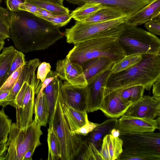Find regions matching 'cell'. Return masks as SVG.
I'll use <instances>...</instances> for the list:
<instances>
[{"mask_svg": "<svg viewBox=\"0 0 160 160\" xmlns=\"http://www.w3.org/2000/svg\"><path fill=\"white\" fill-rule=\"evenodd\" d=\"M10 12V38L22 52L47 49L64 36L59 27L31 13Z\"/></svg>", "mask_w": 160, "mask_h": 160, "instance_id": "1", "label": "cell"}, {"mask_svg": "<svg viewBox=\"0 0 160 160\" xmlns=\"http://www.w3.org/2000/svg\"><path fill=\"white\" fill-rule=\"evenodd\" d=\"M142 60L128 69L109 77L104 93L142 85L149 91L160 77V56L142 55Z\"/></svg>", "mask_w": 160, "mask_h": 160, "instance_id": "2", "label": "cell"}, {"mask_svg": "<svg viewBox=\"0 0 160 160\" xmlns=\"http://www.w3.org/2000/svg\"><path fill=\"white\" fill-rule=\"evenodd\" d=\"M118 38H94L78 42L74 44L67 54L71 61L81 65L88 60L100 57L108 58L115 63L126 55Z\"/></svg>", "mask_w": 160, "mask_h": 160, "instance_id": "3", "label": "cell"}, {"mask_svg": "<svg viewBox=\"0 0 160 160\" xmlns=\"http://www.w3.org/2000/svg\"><path fill=\"white\" fill-rule=\"evenodd\" d=\"M125 16L109 21L82 23L76 21L71 27L66 29L64 34L66 42L74 44L88 39L105 37L118 38L124 29Z\"/></svg>", "mask_w": 160, "mask_h": 160, "instance_id": "4", "label": "cell"}, {"mask_svg": "<svg viewBox=\"0 0 160 160\" xmlns=\"http://www.w3.org/2000/svg\"><path fill=\"white\" fill-rule=\"evenodd\" d=\"M48 121L49 125L52 126L59 141L60 159L73 160L81 151L84 141L80 135L71 131L64 115L59 93L53 111Z\"/></svg>", "mask_w": 160, "mask_h": 160, "instance_id": "5", "label": "cell"}, {"mask_svg": "<svg viewBox=\"0 0 160 160\" xmlns=\"http://www.w3.org/2000/svg\"><path fill=\"white\" fill-rule=\"evenodd\" d=\"M41 126L33 120L26 130L12 123L8 139L6 160H23L26 152L41 144L40 138L42 132Z\"/></svg>", "mask_w": 160, "mask_h": 160, "instance_id": "6", "label": "cell"}, {"mask_svg": "<svg viewBox=\"0 0 160 160\" xmlns=\"http://www.w3.org/2000/svg\"><path fill=\"white\" fill-rule=\"evenodd\" d=\"M126 55L135 53L160 56V40L137 26L125 24L118 38Z\"/></svg>", "mask_w": 160, "mask_h": 160, "instance_id": "7", "label": "cell"}, {"mask_svg": "<svg viewBox=\"0 0 160 160\" xmlns=\"http://www.w3.org/2000/svg\"><path fill=\"white\" fill-rule=\"evenodd\" d=\"M119 137L122 141L123 149L160 153L159 132L120 133Z\"/></svg>", "mask_w": 160, "mask_h": 160, "instance_id": "8", "label": "cell"}, {"mask_svg": "<svg viewBox=\"0 0 160 160\" xmlns=\"http://www.w3.org/2000/svg\"><path fill=\"white\" fill-rule=\"evenodd\" d=\"M111 68L101 71L87 81V112L100 110L107 81L112 74Z\"/></svg>", "mask_w": 160, "mask_h": 160, "instance_id": "9", "label": "cell"}, {"mask_svg": "<svg viewBox=\"0 0 160 160\" xmlns=\"http://www.w3.org/2000/svg\"><path fill=\"white\" fill-rule=\"evenodd\" d=\"M55 71L60 79L69 85L79 87L88 85L82 65L71 61L68 54L57 62Z\"/></svg>", "mask_w": 160, "mask_h": 160, "instance_id": "10", "label": "cell"}, {"mask_svg": "<svg viewBox=\"0 0 160 160\" xmlns=\"http://www.w3.org/2000/svg\"><path fill=\"white\" fill-rule=\"evenodd\" d=\"M160 117L156 119L124 115L118 120L116 128L120 133L153 132L160 129Z\"/></svg>", "mask_w": 160, "mask_h": 160, "instance_id": "11", "label": "cell"}, {"mask_svg": "<svg viewBox=\"0 0 160 160\" xmlns=\"http://www.w3.org/2000/svg\"><path fill=\"white\" fill-rule=\"evenodd\" d=\"M40 83L38 78L30 83H28L21 107L16 110V123L23 130H26L33 120L35 92Z\"/></svg>", "mask_w": 160, "mask_h": 160, "instance_id": "12", "label": "cell"}, {"mask_svg": "<svg viewBox=\"0 0 160 160\" xmlns=\"http://www.w3.org/2000/svg\"><path fill=\"white\" fill-rule=\"evenodd\" d=\"M124 115L155 119L160 116V98L143 95L130 106Z\"/></svg>", "mask_w": 160, "mask_h": 160, "instance_id": "13", "label": "cell"}, {"mask_svg": "<svg viewBox=\"0 0 160 160\" xmlns=\"http://www.w3.org/2000/svg\"><path fill=\"white\" fill-rule=\"evenodd\" d=\"M88 88L74 87L65 82L62 83L60 92L62 100L72 108L80 111H86ZM87 112V111H86Z\"/></svg>", "mask_w": 160, "mask_h": 160, "instance_id": "14", "label": "cell"}, {"mask_svg": "<svg viewBox=\"0 0 160 160\" xmlns=\"http://www.w3.org/2000/svg\"><path fill=\"white\" fill-rule=\"evenodd\" d=\"M68 2L81 6L87 2H95L122 9L129 17L153 0H66Z\"/></svg>", "mask_w": 160, "mask_h": 160, "instance_id": "15", "label": "cell"}, {"mask_svg": "<svg viewBox=\"0 0 160 160\" xmlns=\"http://www.w3.org/2000/svg\"><path fill=\"white\" fill-rule=\"evenodd\" d=\"M132 104L123 100L117 91H113L104 93L100 110L107 117L117 118L124 115Z\"/></svg>", "mask_w": 160, "mask_h": 160, "instance_id": "16", "label": "cell"}, {"mask_svg": "<svg viewBox=\"0 0 160 160\" xmlns=\"http://www.w3.org/2000/svg\"><path fill=\"white\" fill-rule=\"evenodd\" d=\"M160 18V0H153L148 5L129 17L126 24L137 26L153 19Z\"/></svg>", "mask_w": 160, "mask_h": 160, "instance_id": "17", "label": "cell"}, {"mask_svg": "<svg viewBox=\"0 0 160 160\" xmlns=\"http://www.w3.org/2000/svg\"><path fill=\"white\" fill-rule=\"evenodd\" d=\"M123 151V142L119 137L110 133L103 138L100 149L102 160H118Z\"/></svg>", "mask_w": 160, "mask_h": 160, "instance_id": "18", "label": "cell"}, {"mask_svg": "<svg viewBox=\"0 0 160 160\" xmlns=\"http://www.w3.org/2000/svg\"><path fill=\"white\" fill-rule=\"evenodd\" d=\"M61 81L60 85L59 96L65 118L72 132H74L85 125L89 121L86 111L76 110L67 105L62 100L60 92Z\"/></svg>", "mask_w": 160, "mask_h": 160, "instance_id": "19", "label": "cell"}, {"mask_svg": "<svg viewBox=\"0 0 160 160\" xmlns=\"http://www.w3.org/2000/svg\"><path fill=\"white\" fill-rule=\"evenodd\" d=\"M114 62L108 58L100 57L88 60L82 65L88 81L101 71L111 68Z\"/></svg>", "mask_w": 160, "mask_h": 160, "instance_id": "20", "label": "cell"}, {"mask_svg": "<svg viewBox=\"0 0 160 160\" xmlns=\"http://www.w3.org/2000/svg\"><path fill=\"white\" fill-rule=\"evenodd\" d=\"M125 16L128 17L122 9L103 5L102 8L92 15L79 22L87 23L101 22L114 20Z\"/></svg>", "mask_w": 160, "mask_h": 160, "instance_id": "21", "label": "cell"}, {"mask_svg": "<svg viewBox=\"0 0 160 160\" xmlns=\"http://www.w3.org/2000/svg\"><path fill=\"white\" fill-rule=\"evenodd\" d=\"M118 119L110 118L98 125L90 132L88 141L93 143L100 150L101 140L106 134L110 133L111 130L116 128Z\"/></svg>", "mask_w": 160, "mask_h": 160, "instance_id": "22", "label": "cell"}, {"mask_svg": "<svg viewBox=\"0 0 160 160\" xmlns=\"http://www.w3.org/2000/svg\"><path fill=\"white\" fill-rule=\"evenodd\" d=\"M34 120L41 126L46 127L49 118V113L45 95L42 92L34 98Z\"/></svg>", "mask_w": 160, "mask_h": 160, "instance_id": "23", "label": "cell"}, {"mask_svg": "<svg viewBox=\"0 0 160 160\" xmlns=\"http://www.w3.org/2000/svg\"><path fill=\"white\" fill-rule=\"evenodd\" d=\"M16 50L11 46L4 48L0 53V88L7 79V76Z\"/></svg>", "mask_w": 160, "mask_h": 160, "instance_id": "24", "label": "cell"}, {"mask_svg": "<svg viewBox=\"0 0 160 160\" xmlns=\"http://www.w3.org/2000/svg\"><path fill=\"white\" fill-rule=\"evenodd\" d=\"M118 160H160V153L123 148Z\"/></svg>", "mask_w": 160, "mask_h": 160, "instance_id": "25", "label": "cell"}, {"mask_svg": "<svg viewBox=\"0 0 160 160\" xmlns=\"http://www.w3.org/2000/svg\"><path fill=\"white\" fill-rule=\"evenodd\" d=\"M62 80L55 78L43 90L48 104L49 118L53 111L58 95Z\"/></svg>", "mask_w": 160, "mask_h": 160, "instance_id": "26", "label": "cell"}, {"mask_svg": "<svg viewBox=\"0 0 160 160\" xmlns=\"http://www.w3.org/2000/svg\"><path fill=\"white\" fill-rule=\"evenodd\" d=\"M103 6L99 3L87 2L78 7L70 14L72 18L80 22L92 15Z\"/></svg>", "mask_w": 160, "mask_h": 160, "instance_id": "27", "label": "cell"}, {"mask_svg": "<svg viewBox=\"0 0 160 160\" xmlns=\"http://www.w3.org/2000/svg\"><path fill=\"white\" fill-rule=\"evenodd\" d=\"M47 142L48 146V160L60 159V144L57 135L52 126L48 129Z\"/></svg>", "mask_w": 160, "mask_h": 160, "instance_id": "28", "label": "cell"}, {"mask_svg": "<svg viewBox=\"0 0 160 160\" xmlns=\"http://www.w3.org/2000/svg\"><path fill=\"white\" fill-rule=\"evenodd\" d=\"M142 58V55L140 53L126 55L118 62L114 63L110 69L112 73L118 72L128 69L139 62Z\"/></svg>", "mask_w": 160, "mask_h": 160, "instance_id": "29", "label": "cell"}, {"mask_svg": "<svg viewBox=\"0 0 160 160\" xmlns=\"http://www.w3.org/2000/svg\"><path fill=\"white\" fill-rule=\"evenodd\" d=\"M145 89L143 86L137 85L131 87L123 90L115 91L119 93L123 100L132 104L137 102L142 98Z\"/></svg>", "mask_w": 160, "mask_h": 160, "instance_id": "30", "label": "cell"}, {"mask_svg": "<svg viewBox=\"0 0 160 160\" xmlns=\"http://www.w3.org/2000/svg\"><path fill=\"white\" fill-rule=\"evenodd\" d=\"M26 2L46 10L54 15L69 14L68 8L63 5L42 0H27Z\"/></svg>", "mask_w": 160, "mask_h": 160, "instance_id": "31", "label": "cell"}, {"mask_svg": "<svg viewBox=\"0 0 160 160\" xmlns=\"http://www.w3.org/2000/svg\"><path fill=\"white\" fill-rule=\"evenodd\" d=\"M11 20L10 11L0 6V40L10 38Z\"/></svg>", "mask_w": 160, "mask_h": 160, "instance_id": "32", "label": "cell"}, {"mask_svg": "<svg viewBox=\"0 0 160 160\" xmlns=\"http://www.w3.org/2000/svg\"><path fill=\"white\" fill-rule=\"evenodd\" d=\"M12 124L11 120L5 113L3 108L0 110V144L7 143Z\"/></svg>", "mask_w": 160, "mask_h": 160, "instance_id": "33", "label": "cell"}, {"mask_svg": "<svg viewBox=\"0 0 160 160\" xmlns=\"http://www.w3.org/2000/svg\"><path fill=\"white\" fill-rule=\"evenodd\" d=\"M85 148L83 152L79 156L78 160H102L100 150L93 143L87 140L84 142Z\"/></svg>", "mask_w": 160, "mask_h": 160, "instance_id": "34", "label": "cell"}, {"mask_svg": "<svg viewBox=\"0 0 160 160\" xmlns=\"http://www.w3.org/2000/svg\"><path fill=\"white\" fill-rule=\"evenodd\" d=\"M25 81V76L23 67L22 72L17 82L12 89L10 91L7 97L8 100L10 102V105L11 106L23 83Z\"/></svg>", "mask_w": 160, "mask_h": 160, "instance_id": "35", "label": "cell"}, {"mask_svg": "<svg viewBox=\"0 0 160 160\" xmlns=\"http://www.w3.org/2000/svg\"><path fill=\"white\" fill-rule=\"evenodd\" d=\"M26 62L25 56L23 52L17 50L11 64L8 73L7 79L19 68L23 66Z\"/></svg>", "mask_w": 160, "mask_h": 160, "instance_id": "36", "label": "cell"}, {"mask_svg": "<svg viewBox=\"0 0 160 160\" xmlns=\"http://www.w3.org/2000/svg\"><path fill=\"white\" fill-rule=\"evenodd\" d=\"M23 67L19 68L8 78L0 88V91H10L12 89L22 72Z\"/></svg>", "mask_w": 160, "mask_h": 160, "instance_id": "37", "label": "cell"}, {"mask_svg": "<svg viewBox=\"0 0 160 160\" xmlns=\"http://www.w3.org/2000/svg\"><path fill=\"white\" fill-rule=\"evenodd\" d=\"M59 27L64 26L70 21L72 18L70 14L55 15L50 18H42Z\"/></svg>", "mask_w": 160, "mask_h": 160, "instance_id": "38", "label": "cell"}, {"mask_svg": "<svg viewBox=\"0 0 160 160\" xmlns=\"http://www.w3.org/2000/svg\"><path fill=\"white\" fill-rule=\"evenodd\" d=\"M144 24L149 32L155 36L160 35V18L148 21Z\"/></svg>", "mask_w": 160, "mask_h": 160, "instance_id": "39", "label": "cell"}, {"mask_svg": "<svg viewBox=\"0 0 160 160\" xmlns=\"http://www.w3.org/2000/svg\"><path fill=\"white\" fill-rule=\"evenodd\" d=\"M58 75L56 71L51 70L47 74L44 81L40 83L35 91V94H41L43 90L55 78H58Z\"/></svg>", "mask_w": 160, "mask_h": 160, "instance_id": "40", "label": "cell"}, {"mask_svg": "<svg viewBox=\"0 0 160 160\" xmlns=\"http://www.w3.org/2000/svg\"><path fill=\"white\" fill-rule=\"evenodd\" d=\"M51 66L48 62H43L41 63L38 67L37 77L39 79L41 82L45 79L49 72L51 71Z\"/></svg>", "mask_w": 160, "mask_h": 160, "instance_id": "41", "label": "cell"}, {"mask_svg": "<svg viewBox=\"0 0 160 160\" xmlns=\"http://www.w3.org/2000/svg\"><path fill=\"white\" fill-rule=\"evenodd\" d=\"M28 84L27 82H24L11 105L16 108V110L19 109L21 107Z\"/></svg>", "mask_w": 160, "mask_h": 160, "instance_id": "42", "label": "cell"}, {"mask_svg": "<svg viewBox=\"0 0 160 160\" xmlns=\"http://www.w3.org/2000/svg\"><path fill=\"white\" fill-rule=\"evenodd\" d=\"M98 124V123L89 121L85 125L75 131L74 133L80 135L86 136L92 132Z\"/></svg>", "mask_w": 160, "mask_h": 160, "instance_id": "43", "label": "cell"}, {"mask_svg": "<svg viewBox=\"0 0 160 160\" xmlns=\"http://www.w3.org/2000/svg\"><path fill=\"white\" fill-rule=\"evenodd\" d=\"M27 0H6L7 7L10 11L16 12L19 11V7L21 4L26 2Z\"/></svg>", "mask_w": 160, "mask_h": 160, "instance_id": "44", "label": "cell"}, {"mask_svg": "<svg viewBox=\"0 0 160 160\" xmlns=\"http://www.w3.org/2000/svg\"><path fill=\"white\" fill-rule=\"evenodd\" d=\"M42 9L27 2L21 4L19 8V10L27 11L35 15Z\"/></svg>", "mask_w": 160, "mask_h": 160, "instance_id": "45", "label": "cell"}, {"mask_svg": "<svg viewBox=\"0 0 160 160\" xmlns=\"http://www.w3.org/2000/svg\"><path fill=\"white\" fill-rule=\"evenodd\" d=\"M9 92L0 91V106L3 108L8 105H10V102L7 99Z\"/></svg>", "mask_w": 160, "mask_h": 160, "instance_id": "46", "label": "cell"}, {"mask_svg": "<svg viewBox=\"0 0 160 160\" xmlns=\"http://www.w3.org/2000/svg\"><path fill=\"white\" fill-rule=\"evenodd\" d=\"M152 86L153 96L160 98V77L155 82Z\"/></svg>", "mask_w": 160, "mask_h": 160, "instance_id": "47", "label": "cell"}, {"mask_svg": "<svg viewBox=\"0 0 160 160\" xmlns=\"http://www.w3.org/2000/svg\"><path fill=\"white\" fill-rule=\"evenodd\" d=\"M6 143L0 144V160H6L7 159L8 148Z\"/></svg>", "mask_w": 160, "mask_h": 160, "instance_id": "48", "label": "cell"}, {"mask_svg": "<svg viewBox=\"0 0 160 160\" xmlns=\"http://www.w3.org/2000/svg\"><path fill=\"white\" fill-rule=\"evenodd\" d=\"M35 15L41 18H50L55 16L50 12L42 8Z\"/></svg>", "mask_w": 160, "mask_h": 160, "instance_id": "49", "label": "cell"}, {"mask_svg": "<svg viewBox=\"0 0 160 160\" xmlns=\"http://www.w3.org/2000/svg\"><path fill=\"white\" fill-rule=\"evenodd\" d=\"M35 149H31L25 153L23 160H32V157Z\"/></svg>", "mask_w": 160, "mask_h": 160, "instance_id": "50", "label": "cell"}, {"mask_svg": "<svg viewBox=\"0 0 160 160\" xmlns=\"http://www.w3.org/2000/svg\"><path fill=\"white\" fill-rule=\"evenodd\" d=\"M110 133L113 137L116 138L119 137L120 133L118 129L114 128L111 130Z\"/></svg>", "mask_w": 160, "mask_h": 160, "instance_id": "51", "label": "cell"}, {"mask_svg": "<svg viewBox=\"0 0 160 160\" xmlns=\"http://www.w3.org/2000/svg\"><path fill=\"white\" fill-rule=\"evenodd\" d=\"M45 1L63 5V0H42Z\"/></svg>", "mask_w": 160, "mask_h": 160, "instance_id": "52", "label": "cell"}, {"mask_svg": "<svg viewBox=\"0 0 160 160\" xmlns=\"http://www.w3.org/2000/svg\"><path fill=\"white\" fill-rule=\"evenodd\" d=\"M5 44V42L4 40H0V53L1 51L3 48Z\"/></svg>", "mask_w": 160, "mask_h": 160, "instance_id": "53", "label": "cell"}, {"mask_svg": "<svg viewBox=\"0 0 160 160\" xmlns=\"http://www.w3.org/2000/svg\"><path fill=\"white\" fill-rule=\"evenodd\" d=\"M3 0H0V4L2 2Z\"/></svg>", "mask_w": 160, "mask_h": 160, "instance_id": "54", "label": "cell"}]
</instances>
